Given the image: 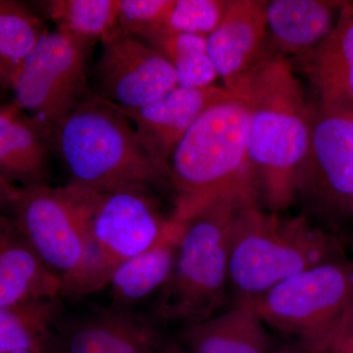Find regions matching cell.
<instances>
[{
  "mask_svg": "<svg viewBox=\"0 0 353 353\" xmlns=\"http://www.w3.org/2000/svg\"><path fill=\"white\" fill-rule=\"evenodd\" d=\"M236 97L248 111V152L270 212L299 197L310 148L312 106L289 60L272 50Z\"/></svg>",
  "mask_w": 353,
  "mask_h": 353,
  "instance_id": "obj_1",
  "label": "cell"
},
{
  "mask_svg": "<svg viewBox=\"0 0 353 353\" xmlns=\"http://www.w3.org/2000/svg\"><path fill=\"white\" fill-rule=\"evenodd\" d=\"M54 148L69 181L66 185L101 192L168 185V164L139 138L122 108L88 92L54 126Z\"/></svg>",
  "mask_w": 353,
  "mask_h": 353,
  "instance_id": "obj_2",
  "label": "cell"
},
{
  "mask_svg": "<svg viewBox=\"0 0 353 353\" xmlns=\"http://www.w3.org/2000/svg\"><path fill=\"white\" fill-rule=\"evenodd\" d=\"M248 131V108L236 95L209 108L192 125L168 162L174 220L182 223L229 194L259 196Z\"/></svg>",
  "mask_w": 353,
  "mask_h": 353,
  "instance_id": "obj_3",
  "label": "cell"
},
{
  "mask_svg": "<svg viewBox=\"0 0 353 353\" xmlns=\"http://www.w3.org/2000/svg\"><path fill=\"white\" fill-rule=\"evenodd\" d=\"M252 201H257L256 194H229L182 222L173 271L160 290L158 319L185 327L208 319L224 305L234 221Z\"/></svg>",
  "mask_w": 353,
  "mask_h": 353,
  "instance_id": "obj_4",
  "label": "cell"
},
{
  "mask_svg": "<svg viewBox=\"0 0 353 353\" xmlns=\"http://www.w3.org/2000/svg\"><path fill=\"white\" fill-rule=\"evenodd\" d=\"M343 259L334 236L303 216L284 218L245 204L232 233L229 287L234 301H252L292 276Z\"/></svg>",
  "mask_w": 353,
  "mask_h": 353,
  "instance_id": "obj_5",
  "label": "cell"
},
{
  "mask_svg": "<svg viewBox=\"0 0 353 353\" xmlns=\"http://www.w3.org/2000/svg\"><path fill=\"white\" fill-rule=\"evenodd\" d=\"M64 187L80 210L87 234L83 296L106 288L118 267L161 240L173 226L174 220L162 214L150 189L92 192Z\"/></svg>",
  "mask_w": 353,
  "mask_h": 353,
  "instance_id": "obj_6",
  "label": "cell"
},
{
  "mask_svg": "<svg viewBox=\"0 0 353 353\" xmlns=\"http://www.w3.org/2000/svg\"><path fill=\"white\" fill-rule=\"evenodd\" d=\"M0 208L61 281L62 297L83 296L88 246L82 215L65 187L0 183Z\"/></svg>",
  "mask_w": 353,
  "mask_h": 353,
  "instance_id": "obj_7",
  "label": "cell"
},
{
  "mask_svg": "<svg viewBox=\"0 0 353 353\" xmlns=\"http://www.w3.org/2000/svg\"><path fill=\"white\" fill-rule=\"evenodd\" d=\"M250 303L266 326L313 352L327 353L353 313V262L341 259L318 265Z\"/></svg>",
  "mask_w": 353,
  "mask_h": 353,
  "instance_id": "obj_8",
  "label": "cell"
},
{
  "mask_svg": "<svg viewBox=\"0 0 353 353\" xmlns=\"http://www.w3.org/2000/svg\"><path fill=\"white\" fill-rule=\"evenodd\" d=\"M92 46L57 30L46 32L16 76L13 103L54 127L90 92L87 63Z\"/></svg>",
  "mask_w": 353,
  "mask_h": 353,
  "instance_id": "obj_9",
  "label": "cell"
},
{
  "mask_svg": "<svg viewBox=\"0 0 353 353\" xmlns=\"http://www.w3.org/2000/svg\"><path fill=\"white\" fill-rule=\"evenodd\" d=\"M299 196L328 212L353 210V108H313Z\"/></svg>",
  "mask_w": 353,
  "mask_h": 353,
  "instance_id": "obj_10",
  "label": "cell"
},
{
  "mask_svg": "<svg viewBox=\"0 0 353 353\" xmlns=\"http://www.w3.org/2000/svg\"><path fill=\"white\" fill-rule=\"evenodd\" d=\"M95 67L101 97L123 109L157 101L178 87L175 72L157 50L116 29L101 39Z\"/></svg>",
  "mask_w": 353,
  "mask_h": 353,
  "instance_id": "obj_11",
  "label": "cell"
},
{
  "mask_svg": "<svg viewBox=\"0 0 353 353\" xmlns=\"http://www.w3.org/2000/svg\"><path fill=\"white\" fill-rule=\"evenodd\" d=\"M266 4L261 0H228L224 17L208 38L217 75L234 95L273 50L268 44Z\"/></svg>",
  "mask_w": 353,
  "mask_h": 353,
  "instance_id": "obj_12",
  "label": "cell"
},
{
  "mask_svg": "<svg viewBox=\"0 0 353 353\" xmlns=\"http://www.w3.org/2000/svg\"><path fill=\"white\" fill-rule=\"evenodd\" d=\"M164 343L150 322L111 306L58 323L50 353H160Z\"/></svg>",
  "mask_w": 353,
  "mask_h": 353,
  "instance_id": "obj_13",
  "label": "cell"
},
{
  "mask_svg": "<svg viewBox=\"0 0 353 353\" xmlns=\"http://www.w3.org/2000/svg\"><path fill=\"white\" fill-rule=\"evenodd\" d=\"M233 95L226 88L214 85L176 87L148 105L122 110L146 148L168 164L176 146L202 114Z\"/></svg>",
  "mask_w": 353,
  "mask_h": 353,
  "instance_id": "obj_14",
  "label": "cell"
},
{
  "mask_svg": "<svg viewBox=\"0 0 353 353\" xmlns=\"http://www.w3.org/2000/svg\"><path fill=\"white\" fill-rule=\"evenodd\" d=\"M54 127L10 103L0 108V183H46Z\"/></svg>",
  "mask_w": 353,
  "mask_h": 353,
  "instance_id": "obj_15",
  "label": "cell"
},
{
  "mask_svg": "<svg viewBox=\"0 0 353 353\" xmlns=\"http://www.w3.org/2000/svg\"><path fill=\"white\" fill-rule=\"evenodd\" d=\"M60 297V279L41 261L4 215L0 220V307L55 301Z\"/></svg>",
  "mask_w": 353,
  "mask_h": 353,
  "instance_id": "obj_16",
  "label": "cell"
},
{
  "mask_svg": "<svg viewBox=\"0 0 353 353\" xmlns=\"http://www.w3.org/2000/svg\"><path fill=\"white\" fill-rule=\"evenodd\" d=\"M343 4L324 0L267 1V30L274 50L288 60L306 57L333 31Z\"/></svg>",
  "mask_w": 353,
  "mask_h": 353,
  "instance_id": "obj_17",
  "label": "cell"
},
{
  "mask_svg": "<svg viewBox=\"0 0 353 353\" xmlns=\"http://www.w3.org/2000/svg\"><path fill=\"white\" fill-rule=\"evenodd\" d=\"M318 105L353 108V4L345 2L333 31L299 59Z\"/></svg>",
  "mask_w": 353,
  "mask_h": 353,
  "instance_id": "obj_18",
  "label": "cell"
},
{
  "mask_svg": "<svg viewBox=\"0 0 353 353\" xmlns=\"http://www.w3.org/2000/svg\"><path fill=\"white\" fill-rule=\"evenodd\" d=\"M181 341L192 353H270L274 345L250 301L183 327Z\"/></svg>",
  "mask_w": 353,
  "mask_h": 353,
  "instance_id": "obj_19",
  "label": "cell"
},
{
  "mask_svg": "<svg viewBox=\"0 0 353 353\" xmlns=\"http://www.w3.org/2000/svg\"><path fill=\"white\" fill-rule=\"evenodd\" d=\"M181 230L182 223L174 220L170 231L161 240L116 269L106 285L111 306L129 309L163 289L175 264Z\"/></svg>",
  "mask_w": 353,
  "mask_h": 353,
  "instance_id": "obj_20",
  "label": "cell"
},
{
  "mask_svg": "<svg viewBox=\"0 0 353 353\" xmlns=\"http://www.w3.org/2000/svg\"><path fill=\"white\" fill-rule=\"evenodd\" d=\"M59 299L0 307V353H50Z\"/></svg>",
  "mask_w": 353,
  "mask_h": 353,
  "instance_id": "obj_21",
  "label": "cell"
},
{
  "mask_svg": "<svg viewBox=\"0 0 353 353\" xmlns=\"http://www.w3.org/2000/svg\"><path fill=\"white\" fill-rule=\"evenodd\" d=\"M141 41L168 61L175 72L178 87H209L219 78L209 55L205 37L161 30Z\"/></svg>",
  "mask_w": 353,
  "mask_h": 353,
  "instance_id": "obj_22",
  "label": "cell"
},
{
  "mask_svg": "<svg viewBox=\"0 0 353 353\" xmlns=\"http://www.w3.org/2000/svg\"><path fill=\"white\" fill-rule=\"evenodd\" d=\"M46 32L24 4L0 0V87L12 88L26 57Z\"/></svg>",
  "mask_w": 353,
  "mask_h": 353,
  "instance_id": "obj_23",
  "label": "cell"
},
{
  "mask_svg": "<svg viewBox=\"0 0 353 353\" xmlns=\"http://www.w3.org/2000/svg\"><path fill=\"white\" fill-rule=\"evenodd\" d=\"M119 0H48L39 2L57 31L94 44L118 28Z\"/></svg>",
  "mask_w": 353,
  "mask_h": 353,
  "instance_id": "obj_24",
  "label": "cell"
},
{
  "mask_svg": "<svg viewBox=\"0 0 353 353\" xmlns=\"http://www.w3.org/2000/svg\"><path fill=\"white\" fill-rule=\"evenodd\" d=\"M226 0H173L164 30L208 38L224 17Z\"/></svg>",
  "mask_w": 353,
  "mask_h": 353,
  "instance_id": "obj_25",
  "label": "cell"
},
{
  "mask_svg": "<svg viewBox=\"0 0 353 353\" xmlns=\"http://www.w3.org/2000/svg\"><path fill=\"white\" fill-rule=\"evenodd\" d=\"M173 0H119L118 29L145 39L164 30Z\"/></svg>",
  "mask_w": 353,
  "mask_h": 353,
  "instance_id": "obj_26",
  "label": "cell"
},
{
  "mask_svg": "<svg viewBox=\"0 0 353 353\" xmlns=\"http://www.w3.org/2000/svg\"><path fill=\"white\" fill-rule=\"evenodd\" d=\"M327 353H353V313L334 334Z\"/></svg>",
  "mask_w": 353,
  "mask_h": 353,
  "instance_id": "obj_27",
  "label": "cell"
},
{
  "mask_svg": "<svg viewBox=\"0 0 353 353\" xmlns=\"http://www.w3.org/2000/svg\"><path fill=\"white\" fill-rule=\"evenodd\" d=\"M270 353H317L309 350L307 347L299 343V341L292 340L283 341V343H274Z\"/></svg>",
  "mask_w": 353,
  "mask_h": 353,
  "instance_id": "obj_28",
  "label": "cell"
},
{
  "mask_svg": "<svg viewBox=\"0 0 353 353\" xmlns=\"http://www.w3.org/2000/svg\"><path fill=\"white\" fill-rule=\"evenodd\" d=\"M160 353H192L187 350L182 343H173L165 341L163 347H162L161 352Z\"/></svg>",
  "mask_w": 353,
  "mask_h": 353,
  "instance_id": "obj_29",
  "label": "cell"
},
{
  "mask_svg": "<svg viewBox=\"0 0 353 353\" xmlns=\"http://www.w3.org/2000/svg\"><path fill=\"white\" fill-rule=\"evenodd\" d=\"M11 353H32L29 352H11Z\"/></svg>",
  "mask_w": 353,
  "mask_h": 353,
  "instance_id": "obj_30",
  "label": "cell"
},
{
  "mask_svg": "<svg viewBox=\"0 0 353 353\" xmlns=\"http://www.w3.org/2000/svg\"><path fill=\"white\" fill-rule=\"evenodd\" d=\"M1 90H2V88L0 87V99H1V97H2V92H1Z\"/></svg>",
  "mask_w": 353,
  "mask_h": 353,
  "instance_id": "obj_31",
  "label": "cell"
},
{
  "mask_svg": "<svg viewBox=\"0 0 353 353\" xmlns=\"http://www.w3.org/2000/svg\"><path fill=\"white\" fill-rule=\"evenodd\" d=\"M3 217H4V215L2 214V213H0V220H1L2 218H3Z\"/></svg>",
  "mask_w": 353,
  "mask_h": 353,
  "instance_id": "obj_32",
  "label": "cell"
}]
</instances>
